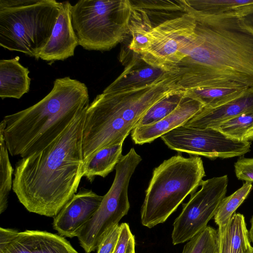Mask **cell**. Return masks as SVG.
Segmentation results:
<instances>
[{
	"label": "cell",
	"instance_id": "83f0119b",
	"mask_svg": "<svg viewBox=\"0 0 253 253\" xmlns=\"http://www.w3.org/2000/svg\"><path fill=\"white\" fill-rule=\"evenodd\" d=\"M218 231L207 226L188 241L182 253H220Z\"/></svg>",
	"mask_w": 253,
	"mask_h": 253
},
{
	"label": "cell",
	"instance_id": "ac0fdd59",
	"mask_svg": "<svg viewBox=\"0 0 253 253\" xmlns=\"http://www.w3.org/2000/svg\"><path fill=\"white\" fill-rule=\"evenodd\" d=\"M185 12L192 16L237 14L253 8V0H184Z\"/></svg>",
	"mask_w": 253,
	"mask_h": 253
},
{
	"label": "cell",
	"instance_id": "d6a6232c",
	"mask_svg": "<svg viewBox=\"0 0 253 253\" xmlns=\"http://www.w3.org/2000/svg\"><path fill=\"white\" fill-rule=\"evenodd\" d=\"M251 227L249 230V237L250 241L253 243V216H252L251 220Z\"/></svg>",
	"mask_w": 253,
	"mask_h": 253
},
{
	"label": "cell",
	"instance_id": "8fae6325",
	"mask_svg": "<svg viewBox=\"0 0 253 253\" xmlns=\"http://www.w3.org/2000/svg\"><path fill=\"white\" fill-rule=\"evenodd\" d=\"M160 137L170 149L211 160L241 157L250 151L251 145V142L231 139L214 128H194L184 125Z\"/></svg>",
	"mask_w": 253,
	"mask_h": 253
},
{
	"label": "cell",
	"instance_id": "52a82bcc",
	"mask_svg": "<svg viewBox=\"0 0 253 253\" xmlns=\"http://www.w3.org/2000/svg\"><path fill=\"white\" fill-rule=\"evenodd\" d=\"M132 12L128 0H81L72 5L79 45L88 50H110L130 34Z\"/></svg>",
	"mask_w": 253,
	"mask_h": 253
},
{
	"label": "cell",
	"instance_id": "836d02e7",
	"mask_svg": "<svg viewBox=\"0 0 253 253\" xmlns=\"http://www.w3.org/2000/svg\"><path fill=\"white\" fill-rule=\"evenodd\" d=\"M220 253H231L228 251H223V250H220Z\"/></svg>",
	"mask_w": 253,
	"mask_h": 253
},
{
	"label": "cell",
	"instance_id": "2e32d148",
	"mask_svg": "<svg viewBox=\"0 0 253 253\" xmlns=\"http://www.w3.org/2000/svg\"><path fill=\"white\" fill-rule=\"evenodd\" d=\"M134 59L131 60L123 72L103 92H117L146 86L155 82L167 73L147 64L142 60L140 63L139 57L136 56Z\"/></svg>",
	"mask_w": 253,
	"mask_h": 253
},
{
	"label": "cell",
	"instance_id": "8992f818",
	"mask_svg": "<svg viewBox=\"0 0 253 253\" xmlns=\"http://www.w3.org/2000/svg\"><path fill=\"white\" fill-rule=\"evenodd\" d=\"M60 7L55 0H0V46L38 60Z\"/></svg>",
	"mask_w": 253,
	"mask_h": 253
},
{
	"label": "cell",
	"instance_id": "7c38bea8",
	"mask_svg": "<svg viewBox=\"0 0 253 253\" xmlns=\"http://www.w3.org/2000/svg\"><path fill=\"white\" fill-rule=\"evenodd\" d=\"M103 197L91 190L81 188L53 217V229L61 236L77 237L99 207Z\"/></svg>",
	"mask_w": 253,
	"mask_h": 253
},
{
	"label": "cell",
	"instance_id": "ba28073f",
	"mask_svg": "<svg viewBox=\"0 0 253 253\" xmlns=\"http://www.w3.org/2000/svg\"><path fill=\"white\" fill-rule=\"evenodd\" d=\"M142 160L133 148L123 156L115 167L113 182L91 219L80 232L77 238L86 253L97 250L99 244L129 209L128 188L135 169Z\"/></svg>",
	"mask_w": 253,
	"mask_h": 253
},
{
	"label": "cell",
	"instance_id": "277c9868",
	"mask_svg": "<svg viewBox=\"0 0 253 253\" xmlns=\"http://www.w3.org/2000/svg\"><path fill=\"white\" fill-rule=\"evenodd\" d=\"M183 90L176 79L166 73L146 86L97 95L84 114L82 137L84 164L100 150L124 143L153 105Z\"/></svg>",
	"mask_w": 253,
	"mask_h": 253
},
{
	"label": "cell",
	"instance_id": "9a60e30c",
	"mask_svg": "<svg viewBox=\"0 0 253 253\" xmlns=\"http://www.w3.org/2000/svg\"><path fill=\"white\" fill-rule=\"evenodd\" d=\"M253 112V89L214 108H203L184 125L199 128H212L241 114Z\"/></svg>",
	"mask_w": 253,
	"mask_h": 253
},
{
	"label": "cell",
	"instance_id": "44dd1931",
	"mask_svg": "<svg viewBox=\"0 0 253 253\" xmlns=\"http://www.w3.org/2000/svg\"><path fill=\"white\" fill-rule=\"evenodd\" d=\"M248 88L208 87L186 90L187 96L201 102L205 108H214L239 96Z\"/></svg>",
	"mask_w": 253,
	"mask_h": 253
},
{
	"label": "cell",
	"instance_id": "5bb4252c",
	"mask_svg": "<svg viewBox=\"0 0 253 253\" xmlns=\"http://www.w3.org/2000/svg\"><path fill=\"white\" fill-rule=\"evenodd\" d=\"M204 108L198 100L187 96L170 114L153 124L135 126L131 131V137L136 144L151 143L156 138L184 125Z\"/></svg>",
	"mask_w": 253,
	"mask_h": 253
},
{
	"label": "cell",
	"instance_id": "d4e9b609",
	"mask_svg": "<svg viewBox=\"0 0 253 253\" xmlns=\"http://www.w3.org/2000/svg\"><path fill=\"white\" fill-rule=\"evenodd\" d=\"M252 187L251 182H246L241 188L222 200L214 216V221L218 226V230H221L226 226L236 210L250 194Z\"/></svg>",
	"mask_w": 253,
	"mask_h": 253
},
{
	"label": "cell",
	"instance_id": "f1b7e54d",
	"mask_svg": "<svg viewBox=\"0 0 253 253\" xmlns=\"http://www.w3.org/2000/svg\"><path fill=\"white\" fill-rule=\"evenodd\" d=\"M117 244L113 253H135V239L129 225L122 223Z\"/></svg>",
	"mask_w": 253,
	"mask_h": 253
},
{
	"label": "cell",
	"instance_id": "4dcf8cb0",
	"mask_svg": "<svg viewBox=\"0 0 253 253\" xmlns=\"http://www.w3.org/2000/svg\"><path fill=\"white\" fill-rule=\"evenodd\" d=\"M120 232V226L117 225L106 235L97 248V253H113Z\"/></svg>",
	"mask_w": 253,
	"mask_h": 253
},
{
	"label": "cell",
	"instance_id": "ffe728a7",
	"mask_svg": "<svg viewBox=\"0 0 253 253\" xmlns=\"http://www.w3.org/2000/svg\"><path fill=\"white\" fill-rule=\"evenodd\" d=\"M123 143L100 150L84 164V176L92 182L96 176L105 177L113 171L122 157Z\"/></svg>",
	"mask_w": 253,
	"mask_h": 253
},
{
	"label": "cell",
	"instance_id": "603a6c76",
	"mask_svg": "<svg viewBox=\"0 0 253 253\" xmlns=\"http://www.w3.org/2000/svg\"><path fill=\"white\" fill-rule=\"evenodd\" d=\"M34 253H79L64 237L46 231L32 230Z\"/></svg>",
	"mask_w": 253,
	"mask_h": 253
},
{
	"label": "cell",
	"instance_id": "9c48e42d",
	"mask_svg": "<svg viewBox=\"0 0 253 253\" xmlns=\"http://www.w3.org/2000/svg\"><path fill=\"white\" fill-rule=\"evenodd\" d=\"M196 25L195 18L185 12L154 26L148 31V44L140 58L169 73L186 57Z\"/></svg>",
	"mask_w": 253,
	"mask_h": 253
},
{
	"label": "cell",
	"instance_id": "3957f363",
	"mask_svg": "<svg viewBox=\"0 0 253 253\" xmlns=\"http://www.w3.org/2000/svg\"><path fill=\"white\" fill-rule=\"evenodd\" d=\"M89 105L84 83L70 77L56 79L52 89L40 101L4 117L0 130L9 154L22 158L43 150Z\"/></svg>",
	"mask_w": 253,
	"mask_h": 253
},
{
	"label": "cell",
	"instance_id": "30bf717a",
	"mask_svg": "<svg viewBox=\"0 0 253 253\" xmlns=\"http://www.w3.org/2000/svg\"><path fill=\"white\" fill-rule=\"evenodd\" d=\"M228 183L227 175L202 181L201 189L191 194L174 220L171 234L173 245L189 241L207 226L225 197Z\"/></svg>",
	"mask_w": 253,
	"mask_h": 253
},
{
	"label": "cell",
	"instance_id": "484cf974",
	"mask_svg": "<svg viewBox=\"0 0 253 253\" xmlns=\"http://www.w3.org/2000/svg\"><path fill=\"white\" fill-rule=\"evenodd\" d=\"M0 213L7 209L9 193L12 189L14 173L3 134L0 130Z\"/></svg>",
	"mask_w": 253,
	"mask_h": 253
},
{
	"label": "cell",
	"instance_id": "e575fe53",
	"mask_svg": "<svg viewBox=\"0 0 253 253\" xmlns=\"http://www.w3.org/2000/svg\"><path fill=\"white\" fill-rule=\"evenodd\" d=\"M250 253H253V247H252V249L251 250Z\"/></svg>",
	"mask_w": 253,
	"mask_h": 253
},
{
	"label": "cell",
	"instance_id": "4fadbf2b",
	"mask_svg": "<svg viewBox=\"0 0 253 253\" xmlns=\"http://www.w3.org/2000/svg\"><path fill=\"white\" fill-rule=\"evenodd\" d=\"M71 6L68 1L60 2L58 16L51 36L39 55L42 60L49 62L63 61L74 55L79 42L72 25Z\"/></svg>",
	"mask_w": 253,
	"mask_h": 253
},
{
	"label": "cell",
	"instance_id": "1f68e13d",
	"mask_svg": "<svg viewBox=\"0 0 253 253\" xmlns=\"http://www.w3.org/2000/svg\"><path fill=\"white\" fill-rule=\"evenodd\" d=\"M245 25L253 33V8L242 16Z\"/></svg>",
	"mask_w": 253,
	"mask_h": 253
},
{
	"label": "cell",
	"instance_id": "4316f807",
	"mask_svg": "<svg viewBox=\"0 0 253 253\" xmlns=\"http://www.w3.org/2000/svg\"><path fill=\"white\" fill-rule=\"evenodd\" d=\"M185 96V90L169 95L153 105L136 124V126L154 124L173 112Z\"/></svg>",
	"mask_w": 253,
	"mask_h": 253
},
{
	"label": "cell",
	"instance_id": "e0dca14e",
	"mask_svg": "<svg viewBox=\"0 0 253 253\" xmlns=\"http://www.w3.org/2000/svg\"><path fill=\"white\" fill-rule=\"evenodd\" d=\"M28 68L19 62V57L0 60V97L20 99L28 92L31 78Z\"/></svg>",
	"mask_w": 253,
	"mask_h": 253
},
{
	"label": "cell",
	"instance_id": "7a4b0ae2",
	"mask_svg": "<svg viewBox=\"0 0 253 253\" xmlns=\"http://www.w3.org/2000/svg\"><path fill=\"white\" fill-rule=\"evenodd\" d=\"M85 111L45 149L16 163L12 190L29 212L53 217L76 193L84 176Z\"/></svg>",
	"mask_w": 253,
	"mask_h": 253
},
{
	"label": "cell",
	"instance_id": "5b68a950",
	"mask_svg": "<svg viewBox=\"0 0 253 253\" xmlns=\"http://www.w3.org/2000/svg\"><path fill=\"white\" fill-rule=\"evenodd\" d=\"M205 176L201 157L177 155L155 168L141 209L142 225L148 228L164 222Z\"/></svg>",
	"mask_w": 253,
	"mask_h": 253
},
{
	"label": "cell",
	"instance_id": "7402d4cb",
	"mask_svg": "<svg viewBox=\"0 0 253 253\" xmlns=\"http://www.w3.org/2000/svg\"><path fill=\"white\" fill-rule=\"evenodd\" d=\"M0 253H34L32 230L0 227Z\"/></svg>",
	"mask_w": 253,
	"mask_h": 253
},
{
	"label": "cell",
	"instance_id": "f546056e",
	"mask_svg": "<svg viewBox=\"0 0 253 253\" xmlns=\"http://www.w3.org/2000/svg\"><path fill=\"white\" fill-rule=\"evenodd\" d=\"M236 176L239 180L253 182V158L240 157L234 164Z\"/></svg>",
	"mask_w": 253,
	"mask_h": 253
},
{
	"label": "cell",
	"instance_id": "d6986e66",
	"mask_svg": "<svg viewBox=\"0 0 253 253\" xmlns=\"http://www.w3.org/2000/svg\"><path fill=\"white\" fill-rule=\"evenodd\" d=\"M220 249L233 253H250L252 246L243 214L235 213L226 226L218 230Z\"/></svg>",
	"mask_w": 253,
	"mask_h": 253
},
{
	"label": "cell",
	"instance_id": "6da1fadb",
	"mask_svg": "<svg viewBox=\"0 0 253 253\" xmlns=\"http://www.w3.org/2000/svg\"><path fill=\"white\" fill-rule=\"evenodd\" d=\"M193 16L197 25L187 55L168 73L185 90L253 89V33L241 16Z\"/></svg>",
	"mask_w": 253,
	"mask_h": 253
},
{
	"label": "cell",
	"instance_id": "cb8c5ba5",
	"mask_svg": "<svg viewBox=\"0 0 253 253\" xmlns=\"http://www.w3.org/2000/svg\"><path fill=\"white\" fill-rule=\"evenodd\" d=\"M212 128L240 142L253 141V112L241 114Z\"/></svg>",
	"mask_w": 253,
	"mask_h": 253
}]
</instances>
